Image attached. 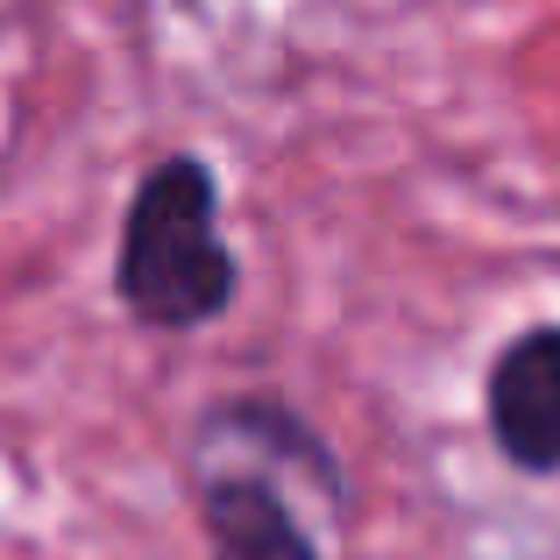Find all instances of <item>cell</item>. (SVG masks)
<instances>
[{"mask_svg": "<svg viewBox=\"0 0 560 560\" xmlns=\"http://www.w3.org/2000/svg\"><path fill=\"white\" fill-rule=\"evenodd\" d=\"M121 299L150 327H199L234 299V262L213 234V178L185 156L136 191L121 234Z\"/></svg>", "mask_w": 560, "mask_h": 560, "instance_id": "cell-1", "label": "cell"}, {"mask_svg": "<svg viewBox=\"0 0 560 560\" xmlns=\"http://www.w3.org/2000/svg\"><path fill=\"white\" fill-rule=\"evenodd\" d=\"M497 447L518 468H560V327L525 334L490 376Z\"/></svg>", "mask_w": 560, "mask_h": 560, "instance_id": "cell-2", "label": "cell"}, {"mask_svg": "<svg viewBox=\"0 0 560 560\" xmlns=\"http://www.w3.org/2000/svg\"><path fill=\"white\" fill-rule=\"evenodd\" d=\"M206 525H213V560H313V539L299 533V518L256 482H213Z\"/></svg>", "mask_w": 560, "mask_h": 560, "instance_id": "cell-3", "label": "cell"}]
</instances>
